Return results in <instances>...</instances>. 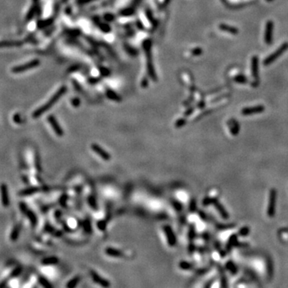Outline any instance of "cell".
I'll list each match as a JSON object with an SVG mask.
<instances>
[{
    "label": "cell",
    "instance_id": "obj_1",
    "mask_svg": "<svg viewBox=\"0 0 288 288\" xmlns=\"http://www.w3.org/2000/svg\"><path fill=\"white\" fill-rule=\"evenodd\" d=\"M66 91H67L66 86H62V87H61V88H60L59 90V91H58L57 92H56V93H55V95L52 96L51 98L47 102V103H45L44 105H43V106H40L39 108H38L36 111H34L33 114H32V117H33L34 119H38V118H39V117L41 116L42 114H43V113L47 111H48L51 106H53L55 103H56V102H57L58 100H59V99L62 97V95H63V94H65Z\"/></svg>",
    "mask_w": 288,
    "mask_h": 288
},
{
    "label": "cell",
    "instance_id": "obj_2",
    "mask_svg": "<svg viewBox=\"0 0 288 288\" xmlns=\"http://www.w3.org/2000/svg\"><path fill=\"white\" fill-rule=\"evenodd\" d=\"M288 49V43H284L283 44H282L280 47H278V49L276 50L274 53H272L271 55H270L268 57L266 58V59L263 61V64L265 66L270 65L271 62H273L275 60L278 59L280 55H282L284 52Z\"/></svg>",
    "mask_w": 288,
    "mask_h": 288
},
{
    "label": "cell",
    "instance_id": "obj_3",
    "mask_svg": "<svg viewBox=\"0 0 288 288\" xmlns=\"http://www.w3.org/2000/svg\"><path fill=\"white\" fill-rule=\"evenodd\" d=\"M276 201H277V191L276 190H270V195H269V201L267 206V215L269 217H273L275 214V208H276Z\"/></svg>",
    "mask_w": 288,
    "mask_h": 288
},
{
    "label": "cell",
    "instance_id": "obj_4",
    "mask_svg": "<svg viewBox=\"0 0 288 288\" xmlns=\"http://www.w3.org/2000/svg\"><path fill=\"white\" fill-rule=\"evenodd\" d=\"M39 60L38 59H34L32 60V61H30V62H26L25 64H23L21 66H17V67H15L11 69V71L15 74H19V73H23L25 72L26 70H30V69H32V68H34L38 67L39 65Z\"/></svg>",
    "mask_w": 288,
    "mask_h": 288
},
{
    "label": "cell",
    "instance_id": "obj_5",
    "mask_svg": "<svg viewBox=\"0 0 288 288\" xmlns=\"http://www.w3.org/2000/svg\"><path fill=\"white\" fill-rule=\"evenodd\" d=\"M273 28H274V23L272 21H268L266 24V29H265L264 41L267 44H270L272 41L273 37Z\"/></svg>",
    "mask_w": 288,
    "mask_h": 288
},
{
    "label": "cell",
    "instance_id": "obj_6",
    "mask_svg": "<svg viewBox=\"0 0 288 288\" xmlns=\"http://www.w3.org/2000/svg\"><path fill=\"white\" fill-rule=\"evenodd\" d=\"M0 193H1V202L4 207H7L10 204L9 195H8L7 186L4 183L0 186Z\"/></svg>",
    "mask_w": 288,
    "mask_h": 288
},
{
    "label": "cell",
    "instance_id": "obj_7",
    "mask_svg": "<svg viewBox=\"0 0 288 288\" xmlns=\"http://www.w3.org/2000/svg\"><path fill=\"white\" fill-rule=\"evenodd\" d=\"M19 207H20V209L22 210V211H23V212L27 217H28L29 220L31 221V223H32V225H33V226H35L37 223V218L35 215H34V213L32 212V211H31V210L26 207V204L23 203V202H20V206H19Z\"/></svg>",
    "mask_w": 288,
    "mask_h": 288
},
{
    "label": "cell",
    "instance_id": "obj_8",
    "mask_svg": "<svg viewBox=\"0 0 288 288\" xmlns=\"http://www.w3.org/2000/svg\"><path fill=\"white\" fill-rule=\"evenodd\" d=\"M47 120H48L50 125H51V126L52 127V128H53V130H54V131L55 132V134H56L58 136L62 137V135H63V130H62V128H61L60 125L59 124V122H57V120H56V119H55V117L53 116V115H50V116L47 118Z\"/></svg>",
    "mask_w": 288,
    "mask_h": 288
},
{
    "label": "cell",
    "instance_id": "obj_9",
    "mask_svg": "<svg viewBox=\"0 0 288 288\" xmlns=\"http://www.w3.org/2000/svg\"><path fill=\"white\" fill-rule=\"evenodd\" d=\"M264 106L262 105H258V106H250V107H246L242 110V114L243 115H250V114H258L261 112L264 111Z\"/></svg>",
    "mask_w": 288,
    "mask_h": 288
},
{
    "label": "cell",
    "instance_id": "obj_10",
    "mask_svg": "<svg viewBox=\"0 0 288 288\" xmlns=\"http://www.w3.org/2000/svg\"><path fill=\"white\" fill-rule=\"evenodd\" d=\"M91 148H92V150H93V151H95L98 155L100 156L102 158H103L104 160L108 161V160L111 159V155H110V154L107 153L105 150H103V149L100 146L98 145V144L94 143V144L91 145Z\"/></svg>",
    "mask_w": 288,
    "mask_h": 288
},
{
    "label": "cell",
    "instance_id": "obj_11",
    "mask_svg": "<svg viewBox=\"0 0 288 288\" xmlns=\"http://www.w3.org/2000/svg\"><path fill=\"white\" fill-rule=\"evenodd\" d=\"M164 231L166 233V237H167L168 244L171 247H174L175 243H176V238H175L174 232L172 231L171 227L170 226H164Z\"/></svg>",
    "mask_w": 288,
    "mask_h": 288
},
{
    "label": "cell",
    "instance_id": "obj_12",
    "mask_svg": "<svg viewBox=\"0 0 288 288\" xmlns=\"http://www.w3.org/2000/svg\"><path fill=\"white\" fill-rule=\"evenodd\" d=\"M91 274L95 283H98V284H99L100 286H103V287H109L110 286L109 282H108L107 280H106V279H104L103 278L100 277L98 273H96L95 271H94V270H91Z\"/></svg>",
    "mask_w": 288,
    "mask_h": 288
},
{
    "label": "cell",
    "instance_id": "obj_13",
    "mask_svg": "<svg viewBox=\"0 0 288 288\" xmlns=\"http://www.w3.org/2000/svg\"><path fill=\"white\" fill-rule=\"evenodd\" d=\"M213 204H214V206H215V207L217 209L218 213L220 214V215L223 217V218H224V219H227V218H229V215H228V213L226 212V209L224 208V207L221 204L220 202H218V200H216V199L213 200Z\"/></svg>",
    "mask_w": 288,
    "mask_h": 288
},
{
    "label": "cell",
    "instance_id": "obj_14",
    "mask_svg": "<svg viewBox=\"0 0 288 288\" xmlns=\"http://www.w3.org/2000/svg\"><path fill=\"white\" fill-rule=\"evenodd\" d=\"M258 57L254 56L251 59V75L252 77L254 79H258V69H259V65H258Z\"/></svg>",
    "mask_w": 288,
    "mask_h": 288
},
{
    "label": "cell",
    "instance_id": "obj_15",
    "mask_svg": "<svg viewBox=\"0 0 288 288\" xmlns=\"http://www.w3.org/2000/svg\"><path fill=\"white\" fill-rule=\"evenodd\" d=\"M218 28L220 29L222 31H225L226 33H229V34H237L238 32H239V30L234 26H231L229 25H226V24H219L218 25Z\"/></svg>",
    "mask_w": 288,
    "mask_h": 288
},
{
    "label": "cell",
    "instance_id": "obj_16",
    "mask_svg": "<svg viewBox=\"0 0 288 288\" xmlns=\"http://www.w3.org/2000/svg\"><path fill=\"white\" fill-rule=\"evenodd\" d=\"M23 44L19 41H0V48L19 47Z\"/></svg>",
    "mask_w": 288,
    "mask_h": 288
},
{
    "label": "cell",
    "instance_id": "obj_17",
    "mask_svg": "<svg viewBox=\"0 0 288 288\" xmlns=\"http://www.w3.org/2000/svg\"><path fill=\"white\" fill-rule=\"evenodd\" d=\"M228 123H229V127H230V130H231V133H232L234 135H236V134L239 133V123H238V122H237L235 119H231Z\"/></svg>",
    "mask_w": 288,
    "mask_h": 288
},
{
    "label": "cell",
    "instance_id": "obj_18",
    "mask_svg": "<svg viewBox=\"0 0 288 288\" xmlns=\"http://www.w3.org/2000/svg\"><path fill=\"white\" fill-rule=\"evenodd\" d=\"M39 190L38 187H29L25 190H23L22 191L19 192V195L21 196H26V195H31L33 194H35L39 191Z\"/></svg>",
    "mask_w": 288,
    "mask_h": 288
},
{
    "label": "cell",
    "instance_id": "obj_19",
    "mask_svg": "<svg viewBox=\"0 0 288 288\" xmlns=\"http://www.w3.org/2000/svg\"><path fill=\"white\" fill-rule=\"evenodd\" d=\"M106 253L108 255H111L112 257H116V258H120L122 256V253L121 251H119V250L114 249V248H111V247H109V248H106Z\"/></svg>",
    "mask_w": 288,
    "mask_h": 288
},
{
    "label": "cell",
    "instance_id": "obj_20",
    "mask_svg": "<svg viewBox=\"0 0 288 288\" xmlns=\"http://www.w3.org/2000/svg\"><path fill=\"white\" fill-rule=\"evenodd\" d=\"M20 233V226H15L14 227L13 231H11L10 235V239L11 241H15L16 239H18V235Z\"/></svg>",
    "mask_w": 288,
    "mask_h": 288
},
{
    "label": "cell",
    "instance_id": "obj_21",
    "mask_svg": "<svg viewBox=\"0 0 288 288\" xmlns=\"http://www.w3.org/2000/svg\"><path fill=\"white\" fill-rule=\"evenodd\" d=\"M58 262H59V259H58L56 257L45 258V259H43L42 260V263H43V265L56 264Z\"/></svg>",
    "mask_w": 288,
    "mask_h": 288
},
{
    "label": "cell",
    "instance_id": "obj_22",
    "mask_svg": "<svg viewBox=\"0 0 288 288\" xmlns=\"http://www.w3.org/2000/svg\"><path fill=\"white\" fill-rule=\"evenodd\" d=\"M39 283H40L43 287H52V285L49 283V282H48V280H47V278H43V277H39Z\"/></svg>",
    "mask_w": 288,
    "mask_h": 288
},
{
    "label": "cell",
    "instance_id": "obj_23",
    "mask_svg": "<svg viewBox=\"0 0 288 288\" xmlns=\"http://www.w3.org/2000/svg\"><path fill=\"white\" fill-rule=\"evenodd\" d=\"M192 267H193V265L189 263L188 262H185V261H182L179 263V267L182 270H189Z\"/></svg>",
    "mask_w": 288,
    "mask_h": 288
},
{
    "label": "cell",
    "instance_id": "obj_24",
    "mask_svg": "<svg viewBox=\"0 0 288 288\" xmlns=\"http://www.w3.org/2000/svg\"><path fill=\"white\" fill-rule=\"evenodd\" d=\"M78 282H79V277H75V278H74L73 279H71V280H70V282L67 283V287H69V288L75 287H76V286H77V284L78 283Z\"/></svg>",
    "mask_w": 288,
    "mask_h": 288
},
{
    "label": "cell",
    "instance_id": "obj_25",
    "mask_svg": "<svg viewBox=\"0 0 288 288\" xmlns=\"http://www.w3.org/2000/svg\"><path fill=\"white\" fill-rule=\"evenodd\" d=\"M21 272H22V267H18L15 268V269L11 272V274L10 275V278H15V277H17L18 275H19V274H20Z\"/></svg>",
    "mask_w": 288,
    "mask_h": 288
},
{
    "label": "cell",
    "instance_id": "obj_26",
    "mask_svg": "<svg viewBox=\"0 0 288 288\" xmlns=\"http://www.w3.org/2000/svg\"><path fill=\"white\" fill-rule=\"evenodd\" d=\"M250 233V229L247 227V226H244V227H242L240 230H239V234L242 236H247V235Z\"/></svg>",
    "mask_w": 288,
    "mask_h": 288
},
{
    "label": "cell",
    "instance_id": "obj_27",
    "mask_svg": "<svg viewBox=\"0 0 288 288\" xmlns=\"http://www.w3.org/2000/svg\"><path fill=\"white\" fill-rule=\"evenodd\" d=\"M226 267H227V269H228L230 271H231V272L235 273L237 271L236 267L235 266V264H234L232 262H228V263H227V265H226Z\"/></svg>",
    "mask_w": 288,
    "mask_h": 288
},
{
    "label": "cell",
    "instance_id": "obj_28",
    "mask_svg": "<svg viewBox=\"0 0 288 288\" xmlns=\"http://www.w3.org/2000/svg\"><path fill=\"white\" fill-rule=\"evenodd\" d=\"M195 207H196V206H195V200H191V202L190 203V210H191V211L194 212V210H195Z\"/></svg>",
    "mask_w": 288,
    "mask_h": 288
},
{
    "label": "cell",
    "instance_id": "obj_29",
    "mask_svg": "<svg viewBox=\"0 0 288 288\" xmlns=\"http://www.w3.org/2000/svg\"><path fill=\"white\" fill-rule=\"evenodd\" d=\"M235 80L236 81V82H238V83H246L247 79L244 78V77H242V76H238L237 78H235Z\"/></svg>",
    "mask_w": 288,
    "mask_h": 288
},
{
    "label": "cell",
    "instance_id": "obj_30",
    "mask_svg": "<svg viewBox=\"0 0 288 288\" xmlns=\"http://www.w3.org/2000/svg\"><path fill=\"white\" fill-rule=\"evenodd\" d=\"M14 120H15V122H20L21 119H20V117H19V115H18V114H15V117H14Z\"/></svg>",
    "mask_w": 288,
    "mask_h": 288
},
{
    "label": "cell",
    "instance_id": "obj_31",
    "mask_svg": "<svg viewBox=\"0 0 288 288\" xmlns=\"http://www.w3.org/2000/svg\"><path fill=\"white\" fill-rule=\"evenodd\" d=\"M185 123V121L184 120H179L178 122H177V123H176V126L177 127H181L182 125H183Z\"/></svg>",
    "mask_w": 288,
    "mask_h": 288
}]
</instances>
